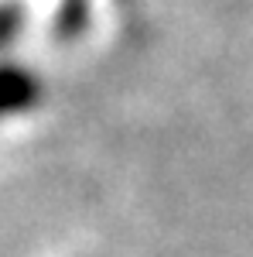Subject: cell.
Instances as JSON below:
<instances>
[{
	"label": "cell",
	"mask_w": 253,
	"mask_h": 257,
	"mask_svg": "<svg viewBox=\"0 0 253 257\" xmlns=\"http://www.w3.org/2000/svg\"><path fill=\"white\" fill-rule=\"evenodd\" d=\"M38 96V82L31 79L24 69L14 65H0V117L4 113H18L24 106H31Z\"/></svg>",
	"instance_id": "1"
},
{
	"label": "cell",
	"mask_w": 253,
	"mask_h": 257,
	"mask_svg": "<svg viewBox=\"0 0 253 257\" xmlns=\"http://www.w3.org/2000/svg\"><path fill=\"white\" fill-rule=\"evenodd\" d=\"M18 31H21V11L18 7H0V45H7Z\"/></svg>",
	"instance_id": "2"
}]
</instances>
